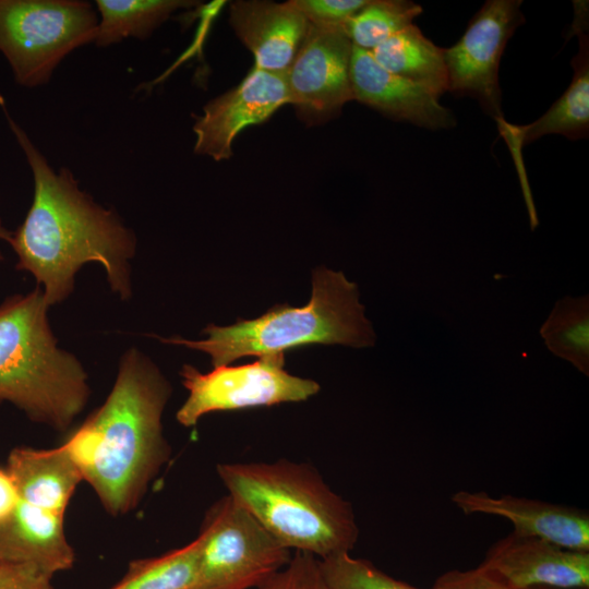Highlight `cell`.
I'll use <instances>...</instances> for the list:
<instances>
[{
	"label": "cell",
	"mask_w": 589,
	"mask_h": 589,
	"mask_svg": "<svg viewBox=\"0 0 589 589\" xmlns=\"http://www.w3.org/2000/svg\"><path fill=\"white\" fill-rule=\"evenodd\" d=\"M350 81L353 99L382 113L428 129L455 125L438 97L426 88L382 68L370 51L352 45Z\"/></svg>",
	"instance_id": "14"
},
{
	"label": "cell",
	"mask_w": 589,
	"mask_h": 589,
	"mask_svg": "<svg viewBox=\"0 0 589 589\" xmlns=\"http://www.w3.org/2000/svg\"><path fill=\"white\" fill-rule=\"evenodd\" d=\"M452 502L465 515L483 514L507 519L513 533L538 538L565 549L589 552L588 512L573 506L485 492L458 491Z\"/></svg>",
	"instance_id": "13"
},
{
	"label": "cell",
	"mask_w": 589,
	"mask_h": 589,
	"mask_svg": "<svg viewBox=\"0 0 589 589\" xmlns=\"http://www.w3.org/2000/svg\"><path fill=\"white\" fill-rule=\"evenodd\" d=\"M320 567L328 589H420L390 577L366 560L352 557L350 553L322 560Z\"/></svg>",
	"instance_id": "24"
},
{
	"label": "cell",
	"mask_w": 589,
	"mask_h": 589,
	"mask_svg": "<svg viewBox=\"0 0 589 589\" xmlns=\"http://www.w3.org/2000/svg\"><path fill=\"white\" fill-rule=\"evenodd\" d=\"M0 106L34 180L31 207L8 241L17 256L16 269L34 276L50 306L73 292L84 264L96 262L104 267L110 289L128 300L135 233L115 211L82 190L70 169L55 170L10 116L2 97Z\"/></svg>",
	"instance_id": "1"
},
{
	"label": "cell",
	"mask_w": 589,
	"mask_h": 589,
	"mask_svg": "<svg viewBox=\"0 0 589 589\" xmlns=\"http://www.w3.org/2000/svg\"><path fill=\"white\" fill-rule=\"evenodd\" d=\"M369 0H291L311 24L345 25Z\"/></svg>",
	"instance_id": "26"
},
{
	"label": "cell",
	"mask_w": 589,
	"mask_h": 589,
	"mask_svg": "<svg viewBox=\"0 0 589 589\" xmlns=\"http://www.w3.org/2000/svg\"><path fill=\"white\" fill-rule=\"evenodd\" d=\"M203 333L207 337L200 340H160L206 352L213 366L218 368L245 356L285 353L311 344L372 347L376 338L360 303L358 286L341 272L325 267L313 272L306 305H276L257 318L240 320L230 326L209 325Z\"/></svg>",
	"instance_id": "5"
},
{
	"label": "cell",
	"mask_w": 589,
	"mask_h": 589,
	"mask_svg": "<svg viewBox=\"0 0 589 589\" xmlns=\"http://www.w3.org/2000/svg\"><path fill=\"white\" fill-rule=\"evenodd\" d=\"M256 589H328L313 555L294 552L289 563Z\"/></svg>",
	"instance_id": "25"
},
{
	"label": "cell",
	"mask_w": 589,
	"mask_h": 589,
	"mask_svg": "<svg viewBox=\"0 0 589 589\" xmlns=\"http://www.w3.org/2000/svg\"><path fill=\"white\" fill-rule=\"evenodd\" d=\"M546 348L589 375V296H565L540 327Z\"/></svg>",
	"instance_id": "21"
},
{
	"label": "cell",
	"mask_w": 589,
	"mask_h": 589,
	"mask_svg": "<svg viewBox=\"0 0 589 589\" xmlns=\"http://www.w3.org/2000/svg\"><path fill=\"white\" fill-rule=\"evenodd\" d=\"M580 48L573 59L574 77L565 93L538 120L528 125L500 122L505 134L525 145L546 134H562L570 139L586 136L589 129V46L585 34V19L575 26Z\"/></svg>",
	"instance_id": "18"
},
{
	"label": "cell",
	"mask_w": 589,
	"mask_h": 589,
	"mask_svg": "<svg viewBox=\"0 0 589 589\" xmlns=\"http://www.w3.org/2000/svg\"><path fill=\"white\" fill-rule=\"evenodd\" d=\"M19 501L20 496L10 473L0 468V519L10 514Z\"/></svg>",
	"instance_id": "29"
},
{
	"label": "cell",
	"mask_w": 589,
	"mask_h": 589,
	"mask_svg": "<svg viewBox=\"0 0 589 589\" xmlns=\"http://www.w3.org/2000/svg\"><path fill=\"white\" fill-rule=\"evenodd\" d=\"M229 22L252 52L254 68L274 73L288 70L309 27L308 20L291 1H233Z\"/></svg>",
	"instance_id": "15"
},
{
	"label": "cell",
	"mask_w": 589,
	"mask_h": 589,
	"mask_svg": "<svg viewBox=\"0 0 589 589\" xmlns=\"http://www.w3.org/2000/svg\"><path fill=\"white\" fill-rule=\"evenodd\" d=\"M430 589H507L479 567L469 570H449L441 575Z\"/></svg>",
	"instance_id": "28"
},
{
	"label": "cell",
	"mask_w": 589,
	"mask_h": 589,
	"mask_svg": "<svg viewBox=\"0 0 589 589\" xmlns=\"http://www.w3.org/2000/svg\"><path fill=\"white\" fill-rule=\"evenodd\" d=\"M20 500L64 516L76 486L83 480L72 455L62 444L50 449L16 447L8 458Z\"/></svg>",
	"instance_id": "17"
},
{
	"label": "cell",
	"mask_w": 589,
	"mask_h": 589,
	"mask_svg": "<svg viewBox=\"0 0 589 589\" xmlns=\"http://www.w3.org/2000/svg\"><path fill=\"white\" fill-rule=\"evenodd\" d=\"M526 589H560V588H552V587H530Z\"/></svg>",
	"instance_id": "31"
},
{
	"label": "cell",
	"mask_w": 589,
	"mask_h": 589,
	"mask_svg": "<svg viewBox=\"0 0 589 589\" xmlns=\"http://www.w3.org/2000/svg\"><path fill=\"white\" fill-rule=\"evenodd\" d=\"M97 26L85 0H0V53L19 85L38 87L72 51L94 44Z\"/></svg>",
	"instance_id": "6"
},
{
	"label": "cell",
	"mask_w": 589,
	"mask_h": 589,
	"mask_svg": "<svg viewBox=\"0 0 589 589\" xmlns=\"http://www.w3.org/2000/svg\"><path fill=\"white\" fill-rule=\"evenodd\" d=\"M422 8L406 0H369L346 24L352 45L372 51L420 15Z\"/></svg>",
	"instance_id": "23"
},
{
	"label": "cell",
	"mask_w": 589,
	"mask_h": 589,
	"mask_svg": "<svg viewBox=\"0 0 589 589\" xmlns=\"http://www.w3.org/2000/svg\"><path fill=\"white\" fill-rule=\"evenodd\" d=\"M196 540V589H256L291 560L229 494L207 510Z\"/></svg>",
	"instance_id": "7"
},
{
	"label": "cell",
	"mask_w": 589,
	"mask_h": 589,
	"mask_svg": "<svg viewBox=\"0 0 589 589\" xmlns=\"http://www.w3.org/2000/svg\"><path fill=\"white\" fill-rule=\"evenodd\" d=\"M170 394L171 386L157 365L130 348L120 359L104 404L63 443L83 480L113 516L139 505L169 459L161 418Z\"/></svg>",
	"instance_id": "2"
},
{
	"label": "cell",
	"mask_w": 589,
	"mask_h": 589,
	"mask_svg": "<svg viewBox=\"0 0 589 589\" xmlns=\"http://www.w3.org/2000/svg\"><path fill=\"white\" fill-rule=\"evenodd\" d=\"M520 0H489L472 17L462 37L444 49L448 91L472 96L502 121L498 65L504 48L524 23Z\"/></svg>",
	"instance_id": "9"
},
{
	"label": "cell",
	"mask_w": 589,
	"mask_h": 589,
	"mask_svg": "<svg viewBox=\"0 0 589 589\" xmlns=\"http://www.w3.org/2000/svg\"><path fill=\"white\" fill-rule=\"evenodd\" d=\"M11 233L12 231H10L4 225H3V221H2V218L0 217V240H4V241H9L10 237H11ZM4 260V256L0 250V262H2Z\"/></svg>",
	"instance_id": "30"
},
{
	"label": "cell",
	"mask_w": 589,
	"mask_h": 589,
	"mask_svg": "<svg viewBox=\"0 0 589 589\" xmlns=\"http://www.w3.org/2000/svg\"><path fill=\"white\" fill-rule=\"evenodd\" d=\"M370 52L388 72L426 88L437 97L448 91L444 49L428 39L413 23Z\"/></svg>",
	"instance_id": "19"
},
{
	"label": "cell",
	"mask_w": 589,
	"mask_h": 589,
	"mask_svg": "<svg viewBox=\"0 0 589 589\" xmlns=\"http://www.w3.org/2000/svg\"><path fill=\"white\" fill-rule=\"evenodd\" d=\"M227 494L284 548L322 561L350 553L359 527L349 502L310 464L224 462L216 467Z\"/></svg>",
	"instance_id": "3"
},
{
	"label": "cell",
	"mask_w": 589,
	"mask_h": 589,
	"mask_svg": "<svg viewBox=\"0 0 589 589\" xmlns=\"http://www.w3.org/2000/svg\"><path fill=\"white\" fill-rule=\"evenodd\" d=\"M478 567L507 589L589 588V552L513 532L492 544Z\"/></svg>",
	"instance_id": "12"
},
{
	"label": "cell",
	"mask_w": 589,
	"mask_h": 589,
	"mask_svg": "<svg viewBox=\"0 0 589 589\" xmlns=\"http://www.w3.org/2000/svg\"><path fill=\"white\" fill-rule=\"evenodd\" d=\"M48 309L40 287L0 304V402L64 431L85 408L91 389L82 363L58 346Z\"/></svg>",
	"instance_id": "4"
},
{
	"label": "cell",
	"mask_w": 589,
	"mask_h": 589,
	"mask_svg": "<svg viewBox=\"0 0 589 589\" xmlns=\"http://www.w3.org/2000/svg\"><path fill=\"white\" fill-rule=\"evenodd\" d=\"M51 578L32 565L0 563V589H53Z\"/></svg>",
	"instance_id": "27"
},
{
	"label": "cell",
	"mask_w": 589,
	"mask_h": 589,
	"mask_svg": "<svg viewBox=\"0 0 589 589\" xmlns=\"http://www.w3.org/2000/svg\"><path fill=\"white\" fill-rule=\"evenodd\" d=\"M284 365L283 352L261 356L250 364L214 368L208 373L184 364L180 375L189 396L177 411L178 422L189 428L214 411L302 401L320 390L315 381L294 376Z\"/></svg>",
	"instance_id": "8"
},
{
	"label": "cell",
	"mask_w": 589,
	"mask_h": 589,
	"mask_svg": "<svg viewBox=\"0 0 589 589\" xmlns=\"http://www.w3.org/2000/svg\"><path fill=\"white\" fill-rule=\"evenodd\" d=\"M63 517L22 500L0 519V563L27 564L53 576L73 566Z\"/></svg>",
	"instance_id": "16"
},
{
	"label": "cell",
	"mask_w": 589,
	"mask_h": 589,
	"mask_svg": "<svg viewBox=\"0 0 589 589\" xmlns=\"http://www.w3.org/2000/svg\"><path fill=\"white\" fill-rule=\"evenodd\" d=\"M196 4L190 0H96L98 26L94 44L104 48L131 37L145 40L173 12Z\"/></svg>",
	"instance_id": "20"
},
{
	"label": "cell",
	"mask_w": 589,
	"mask_h": 589,
	"mask_svg": "<svg viewBox=\"0 0 589 589\" xmlns=\"http://www.w3.org/2000/svg\"><path fill=\"white\" fill-rule=\"evenodd\" d=\"M351 55L352 43L345 25L309 23L305 37L285 72L291 105L304 121L320 123L353 100Z\"/></svg>",
	"instance_id": "10"
},
{
	"label": "cell",
	"mask_w": 589,
	"mask_h": 589,
	"mask_svg": "<svg viewBox=\"0 0 589 589\" xmlns=\"http://www.w3.org/2000/svg\"><path fill=\"white\" fill-rule=\"evenodd\" d=\"M199 543L156 557L134 560L110 589H196Z\"/></svg>",
	"instance_id": "22"
},
{
	"label": "cell",
	"mask_w": 589,
	"mask_h": 589,
	"mask_svg": "<svg viewBox=\"0 0 589 589\" xmlns=\"http://www.w3.org/2000/svg\"><path fill=\"white\" fill-rule=\"evenodd\" d=\"M286 104L291 99L285 73L253 67L239 85L204 106L193 125L195 154L228 159L242 130L266 121Z\"/></svg>",
	"instance_id": "11"
}]
</instances>
